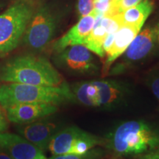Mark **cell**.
I'll use <instances>...</instances> for the list:
<instances>
[{"label": "cell", "instance_id": "1", "mask_svg": "<svg viewBox=\"0 0 159 159\" xmlns=\"http://www.w3.org/2000/svg\"><path fill=\"white\" fill-rule=\"evenodd\" d=\"M0 80L45 86H59L64 83L62 75L48 60L33 55L10 59L0 69Z\"/></svg>", "mask_w": 159, "mask_h": 159}, {"label": "cell", "instance_id": "2", "mask_svg": "<svg viewBox=\"0 0 159 159\" xmlns=\"http://www.w3.org/2000/svg\"><path fill=\"white\" fill-rule=\"evenodd\" d=\"M74 98L72 90L66 83L59 86L18 83H4L0 85V105L3 109L20 103H48L57 105Z\"/></svg>", "mask_w": 159, "mask_h": 159}, {"label": "cell", "instance_id": "3", "mask_svg": "<svg viewBox=\"0 0 159 159\" xmlns=\"http://www.w3.org/2000/svg\"><path fill=\"white\" fill-rule=\"evenodd\" d=\"M110 146L119 155L142 154L159 147V136L143 121H128L115 130Z\"/></svg>", "mask_w": 159, "mask_h": 159}, {"label": "cell", "instance_id": "4", "mask_svg": "<svg viewBox=\"0 0 159 159\" xmlns=\"http://www.w3.org/2000/svg\"><path fill=\"white\" fill-rule=\"evenodd\" d=\"M37 6L36 0H15L0 13V55L13 51L21 42Z\"/></svg>", "mask_w": 159, "mask_h": 159}, {"label": "cell", "instance_id": "5", "mask_svg": "<svg viewBox=\"0 0 159 159\" xmlns=\"http://www.w3.org/2000/svg\"><path fill=\"white\" fill-rule=\"evenodd\" d=\"M58 23L59 16L53 7L48 5H38L21 41L33 51L44 50L52 41Z\"/></svg>", "mask_w": 159, "mask_h": 159}, {"label": "cell", "instance_id": "6", "mask_svg": "<svg viewBox=\"0 0 159 159\" xmlns=\"http://www.w3.org/2000/svg\"><path fill=\"white\" fill-rule=\"evenodd\" d=\"M99 137L77 127H69L56 132L48 149L52 156L63 154H84L100 144Z\"/></svg>", "mask_w": 159, "mask_h": 159}, {"label": "cell", "instance_id": "7", "mask_svg": "<svg viewBox=\"0 0 159 159\" xmlns=\"http://www.w3.org/2000/svg\"><path fill=\"white\" fill-rule=\"evenodd\" d=\"M57 61L62 66L77 74H93L98 70L91 52L84 45L69 47L57 53Z\"/></svg>", "mask_w": 159, "mask_h": 159}, {"label": "cell", "instance_id": "8", "mask_svg": "<svg viewBox=\"0 0 159 159\" xmlns=\"http://www.w3.org/2000/svg\"><path fill=\"white\" fill-rule=\"evenodd\" d=\"M4 110L10 122L25 125L55 114L57 106L48 103H20L11 105Z\"/></svg>", "mask_w": 159, "mask_h": 159}, {"label": "cell", "instance_id": "9", "mask_svg": "<svg viewBox=\"0 0 159 159\" xmlns=\"http://www.w3.org/2000/svg\"><path fill=\"white\" fill-rule=\"evenodd\" d=\"M0 148L13 159H39L43 151L19 135L0 133Z\"/></svg>", "mask_w": 159, "mask_h": 159}, {"label": "cell", "instance_id": "10", "mask_svg": "<svg viewBox=\"0 0 159 159\" xmlns=\"http://www.w3.org/2000/svg\"><path fill=\"white\" fill-rule=\"evenodd\" d=\"M156 37V31L152 27H146L139 32L125 52L123 66L114 72L119 73L121 69H124L127 66L145 58L153 49Z\"/></svg>", "mask_w": 159, "mask_h": 159}, {"label": "cell", "instance_id": "11", "mask_svg": "<svg viewBox=\"0 0 159 159\" xmlns=\"http://www.w3.org/2000/svg\"><path fill=\"white\" fill-rule=\"evenodd\" d=\"M96 16L97 13L94 11L89 15L80 18L76 25L55 41L52 45V50L57 54L69 47L83 45L93 28Z\"/></svg>", "mask_w": 159, "mask_h": 159}, {"label": "cell", "instance_id": "12", "mask_svg": "<svg viewBox=\"0 0 159 159\" xmlns=\"http://www.w3.org/2000/svg\"><path fill=\"white\" fill-rule=\"evenodd\" d=\"M57 126L47 121H35L28 124L20 125L17 128L20 136L41 150L48 149L52 138L56 134Z\"/></svg>", "mask_w": 159, "mask_h": 159}, {"label": "cell", "instance_id": "13", "mask_svg": "<svg viewBox=\"0 0 159 159\" xmlns=\"http://www.w3.org/2000/svg\"><path fill=\"white\" fill-rule=\"evenodd\" d=\"M140 27L136 26L123 25L116 32L114 42L111 49L106 53L102 69V77L108 76L111 65L116 60L125 53L129 45L141 31Z\"/></svg>", "mask_w": 159, "mask_h": 159}, {"label": "cell", "instance_id": "14", "mask_svg": "<svg viewBox=\"0 0 159 159\" xmlns=\"http://www.w3.org/2000/svg\"><path fill=\"white\" fill-rule=\"evenodd\" d=\"M99 91V107L114 108L125 97L126 89L124 85L112 80L93 81Z\"/></svg>", "mask_w": 159, "mask_h": 159}, {"label": "cell", "instance_id": "15", "mask_svg": "<svg viewBox=\"0 0 159 159\" xmlns=\"http://www.w3.org/2000/svg\"><path fill=\"white\" fill-rule=\"evenodd\" d=\"M102 14H97L93 28L83 43V45L91 52L96 54L102 59L105 57V53L103 49V43L108 35L106 26L102 21Z\"/></svg>", "mask_w": 159, "mask_h": 159}, {"label": "cell", "instance_id": "16", "mask_svg": "<svg viewBox=\"0 0 159 159\" xmlns=\"http://www.w3.org/2000/svg\"><path fill=\"white\" fill-rule=\"evenodd\" d=\"M153 10L151 0H142L140 3L119 13L123 25L136 26L142 28L143 25Z\"/></svg>", "mask_w": 159, "mask_h": 159}, {"label": "cell", "instance_id": "17", "mask_svg": "<svg viewBox=\"0 0 159 159\" xmlns=\"http://www.w3.org/2000/svg\"><path fill=\"white\" fill-rule=\"evenodd\" d=\"M72 92L77 100L85 106L94 108L100 106L98 89L93 81L77 83Z\"/></svg>", "mask_w": 159, "mask_h": 159}, {"label": "cell", "instance_id": "18", "mask_svg": "<svg viewBox=\"0 0 159 159\" xmlns=\"http://www.w3.org/2000/svg\"><path fill=\"white\" fill-rule=\"evenodd\" d=\"M118 2L116 0H94V11L97 14L112 16L117 14Z\"/></svg>", "mask_w": 159, "mask_h": 159}, {"label": "cell", "instance_id": "19", "mask_svg": "<svg viewBox=\"0 0 159 159\" xmlns=\"http://www.w3.org/2000/svg\"><path fill=\"white\" fill-rule=\"evenodd\" d=\"M104 154L102 149L94 148L84 154H63L52 156L49 159H100Z\"/></svg>", "mask_w": 159, "mask_h": 159}, {"label": "cell", "instance_id": "20", "mask_svg": "<svg viewBox=\"0 0 159 159\" xmlns=\"http://www.w3.org/2000/svg\"><path fill=\"white\" fill-rule=\"evenodd\" d=\"M77 9L80 19L89 15L94 11V0H78Z\"/></svg>", "mask_w": 159, "mask_h": 159}, {"label": "cell", "instance_id": "21", "mask_svg": "<svg viewBox=\"0 0 159 159\" xmlns=\"http://www.w3.org/2000/svg\"><path fill=\"white\" fill-rule=\"evenodd\" d=\"M148 84L159 102V71H152L148 77Z\"/></svg>", "mask_w": 159, "mask_h": 159}, {"label": "cell", "instance_id": "22", "mask_svg": "<svg viewBox=\"0 0 159 159\" xmlns=\"http://www.w3.org/2000/svg\"><path fill=\"white\" fill-rule=\"evenodd\" d=\"M142 0H121L117 5V14L138 5Z\"/></svg>", "mask_w": 159, "mask_h": 159}, {"label": "cell", "instance_id": "23", "mask_svg": "<svg viewBox=\"0 0 159 159\" xmlns=\"http://www.w3.org/2000/svg\"><path fill=\"white\" fill-rule=\"evenodd\" d=\"M8 128V119L5 114V110L0 105V133L5 132Z\"/></svg>", "mask_w": 159, "mask_h": 159}, {"label": "cell", "instance_id": "24", "mask_svg": "<svg viewBox=\"0 0 159 159\" xmlns=\"http://www.w3.org/2000/svg\"><path fill=\"white\" fill-rule=\"evenodd\" d=\"M141 159H159V147L147 152Z\"/></svg>", "mask_w": 159, "mask_h": 159}, {"label": "cell", "instance_id": "25", "mask_svg": "<svg viewBox=\"0 0 159 159\" xmlns=\"http://www.w3.org/2000/svg\"><path fill=\"white\" fill-rule=\"evenodd\" d=\"M0 159H13L5 150L0 148Z\"/></svg>", "mask_w": 159, "mask_h": 159}, {"label": "cell", "instance_id": "26", "mask_svg": "<svg viewBox=\"0 0 159 159\" xmlns=\"http://www.w3.org/2000/svg\"><path fill=\"white\" fill-rule=\"evenodd\" d=\"M3 5H3V3H2V2H1V1H0V11H1V10L3 8V7H4V6H3Z\"/></svg>", "mask_w": 159, "mask_h": 159}, {"label": "cell", "instance_id": "27", "mask_svg": "<svg viewBox=\"0 0 159 159\" xmlns=\"http://www.w3.org/2000/svg\"><path fill=\"white\" fill-rule=\"evenodd\" d=\"M39 159H47V158H46V156H43L41 157V158H40Z\"/></svg>", "mask_w": 159, "mask_h": 159}, {"label": "cell", "instance_id": "28", "mask_svg": "<svg viewBox=\"0 0 159 159\" xmlns=\"http://www.w3.org/2000/svg\"><path fill=\"white\" fill-rule=\"evenodd\" d=\"M158 41H159V30L158 31Z\"/></svg>", "mask_w": 159, "mask_h": 159}, {"label": "cell", "instance_id": "29", "mask_svg": "<svg viewBox=\"0 0 159 159\" xmlns=\"http://www.w3.org/2000/svg\"><path fill=\"white\" fill-rule=\"evenodd\" d=\"M116 1L117 2H118V3H119V2H120V1H121V0H116Z\"/></svg>", "mask_w": 159, "mask_h": 159}]
</instances>
